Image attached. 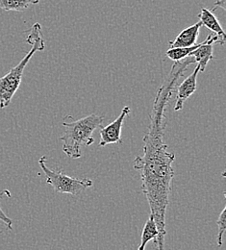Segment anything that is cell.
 I'll return each instance as SVG.
<instances>
[{
    "label": "cell",
    "instance_id": "obj_14",
    "mask_svg": "<svg viewBox=\"0 0 226 250\" xmlns=\"http://www.w3.org/2000/svg\"><path fill=\"white\" fill-rule=\"evenodd\" d=\"M4 195H6L8 197H11V192L8 189H4L3 191L0 192V198H2ZM0 220L3 221L6 224L8 229H10V230L13 229V221H12V219L5 215V213L2 211L1 207H0Z\"/></svg>",
    "mask_w": 226,
    "mask_h": 250
},
{
    "label": "cell",
    "instance_id": "obj_1",
    "mask_svg": "<svg viewBox=\"0 0 226 250\" xmlns=\"http://www.w3.org/2000/svg\"><path fill=\"white\" fill-rule=\"evenodd\" d=\"M193 63L194 60L191 57L175 62L165 76L157 92L149 116L150 124L144 137V154L134 160V168L140 171L142 178V191L148 202L150 215L153 217L158 230L156 241L158 250H164L165 215L169 204L171 182L174 177L172 163L175 160V154L168 152L167 146L164 143L165 108L171 99L179 78Z\"/></svg>",
    "mask_w": 226,
    "mask_h": 250
},
{
    "label": "cell",
    "instance_id": "obj_10",
    "mask_svg": "<svg viewBox=\"0 0 226 250\" xmlns=\"http://www.w3.org/2000/svg\"><path fill=\"white\" fill-rule=\"evenodd\" d=\"M157 238H158V230H157L155 221L153 219V217L151 215H149V218L146 220V222L143 228V232H142V236H141V243H140L138 250H145L147 243H149L150 241H154V243L156 244Z\"/></svg>",
    "mask_w": 226,
    "mask_h": 250
},
{
    "label": "cell",
    "instance_id": "obj_9",
    "mask_svg": "<svg viewBox=\"0 0 226 250\" xmlns=\"http://www.w3.org/2000/svg\"><path fill=\"white\" fill-rule=\"evenodd\" d=\"M197 17L202 25L207 27L209 30L215 33L217 37H219L221 44H224L226 42V32L211 10L202 8L201 12L198 14Z\"/></svg>",
    "mask_w": 226,
    "mask_h": 250
},
{
    "label": "cell",
    "instance_id": "obj_2",
    "mask_svg": "<svg viewBox=\"0 0 226 250\" xmlns=\"http://www.w3.org/2000/svg\"><path fill=\"white\" fill-rule=\"evenodd\" d=\"M103 122L104 116L96 114L70 123L64 122V133L60 140L63 142L62 150L65 155L72 159L82 156L81 146H90L95 143L93 134L98 127L102 126Z\"/></svg>",
    "mask_w": 226,
    "mask_h": 250
},
{
    "label": "cell",
    "instance_id": "obj_13",
    "mask_svg": "<svg viewBox=\"0 0 226 250\" xmlns=\"http://www.w3.org/2000/svg\"><path fill=\"white\" fill-rule=\"evenodd\" d=\"M217 224L219 227L217 243H218V247L221 248L224 243V235H225L226 230V207H225L223 209V211L221 212L219 219L217 220Z\"/></svg>",
    "mask_w": 226,
    "mask_h": 250
},
{
    "label": "cell",
    "instance_id": "obj_11",
    "mask_svg": "<svg viewBox=\"0 0 226 250\" xmlns=\"http://www.w3.org/2000/svg\"><path fill=\"white\" fill-rule=\"evenodd\" d=\"M41 0H0V9L6 12H23L30 5L39 4Z\"/></svg>",
    "mask_w": 226,
    "mask_h": 250
},
{
    "label": "cell",
    "instance_id": "obj_3",
    "mask_svg": "<svg viewBox=\"0 0 226 250\" xmlns=\"http://www.w3.org/2000/svg\"><path fill=\"white\" fill-rule=\"evenodd\" d=\"M26 42L31 45L30 51L6 75L0 78V109H4L10 105L14 95L21 84L24 69L34 54L38 51H42L45 48L40 23L37 22L33 25Z\"/></svg>",
    "mask_w": 226,
    "mask_h": 250
},
{
    "label": "cell",
    "instance_id": "obj_7",
    "mask_svg": "<svg viewBox=\"0 0 226 250\" xmlns=\"http://www.w3.org/2000/svg\"><path fill=\"white\" fill-rule=\"evenodd\" d=\"M199 73V67L196 65L194 71L178 86L176 92V101L174 105V111L179 112L183 109V106L187 99L196 91V80Z\"/></svg>",
    "mask_w": 226,
    "mask_h": 250
},
{
    "label": "cell",
    "instance_id": "obj_6",
    "mask_svg": "<svg viewBox=\"0 0 226 250\" xmlns=\"http://www.w3.org/2000/svg\"><path fill=\"white\" fill-rule=\"evenodd\" d=\"M216 43L221 44V41L219 37L215 36H208L207 39L202 42V44L193 51L189 56L194 58V62L199 67V72L205 71L208 62L214 58V45Z\"/></svg>",
    "mask_w": 226,
    "mask_h": 250
},
{
    "label": "cell",
    "instance_id": "obj_4",
    "mask_svg": "<svg viewBox=\"0 0 226 250\" xmlns=\"http://www.w3.org/2000/svg\"><path fill=\"white\" fill-rule=\"evenodd\" d=\"M39 165L46 176V184L50 185L58 193L78 195L94 185L93 181L89 178L78 179L66 175L61 169H50L46 166L45 156H41L39 159Z\"/></svg>",
    "mask_w": 226,
    "mask_h": 250
},
{
    "label": "cell",
    "instance_id": "obj_8",
    "mask_svg": "<svg viewBox=\"0 0 226 250\" xmlns=\"http://www.w3.org/2000/svg\"><path fill=\"white\" fill-rule=\"evenodd\" d=\"M202 24L200 21L194 23V25L187 27L183 31L180 32L179 35L173 40L168 42V45L170 48H184L191 47L196 44L197 38L199 36L200 28Z\"/></svg>",
    "mask_w": 226,
    "mask_h": 250
},
{
    "label": "cell",
    "instance_id": "obj_5",
    "mask_svg": "<svg viewBox=\"0 0 226 250\" xmlns=\"http://www.w3.org/2000/svg\"><path fill=\"white\" fill-rule=\"evenodd\" d=\"M131 112L129 106H124L122 110L121 115L117 118L115 122L105 127L100 128V141L99 146H105L107 145L113 144H123L122 140V130L123 123Z\"/></svg>",
    "mask_w": 226,
    "mask_h": 250
},
{
    "label": "cell",
    "instance_id": "obj_12",
    "mask_svg": "<svg viewBox=\"0 0 226 250\" xmlns=\"http://www.w3.org/2000/svg\"><path fill=\"white\" fill-rule=\"evenodd\" d=\"M202 42H199V43H196L191 47H184V48H169L165 55L167 56V58H169L170 60L172 61H175V62H179V61H183L185 60L187 57H189V55L194 51L196 48H198Z\"/></svg>",
    "mask_w": 226,
    "mask_h": 250
},
{
    "label": "cell",
    "instance_id": "obj_15",
    "mask_svg": "<svg viewBox=\"0 0 226 250\" xmlns=\"http://www.w3.org/2000/svg\"><path fill=\"white\" fill-rule=\"evenodd\" d=\"M214 4H215V7L212 10V12H214L218 7L222 8L224 11H226V0H217Z\"/></svg>",
    "mask_w": 226,
    "mask_h": 250
}]
</instances>
